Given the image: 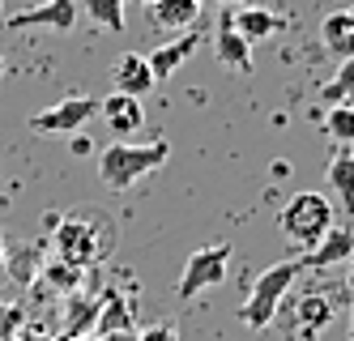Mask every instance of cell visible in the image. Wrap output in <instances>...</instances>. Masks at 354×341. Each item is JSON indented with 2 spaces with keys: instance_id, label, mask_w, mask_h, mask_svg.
I'll list each match as a JSON object with an SVG mask.
<instances>
[{
  "instance_id": "cell-1",
  "label": "cell",
  "mask_w": 354,
  "mask_h": 341,
  "mask_svg": "<svg viewBox=\"0 0 354 341\" xmlns=\"http://www.w3.org/2000/svg\"><path fill=\"white\" fill-rule=\"evenodd\" d=\"M167 158H171V141H145V145L111 141L103 154H98V175H103L107 188L129 192L133 183H141L145 175H154Z\"/></svg>"
},
{
  "instance_id": "cell-2",
  "label": "cell",
  "mask_w": 354,
  "mask_h": 341,
  "mask_svg": "<svg viewBox=\"0 0 354 341\" xmlns=\"http://www.w3.org/2000/svg\"><path fill=\"white\" fill-rule=\"evenodd\" d=\"M299 273H308L299 256H295V260H277V265H269L257 282H252V291H248V299H243V307H239V320H243L248 329H265V324H273Z\"/></svg>"
},
{
  "instance_id": "cell-3",
  "label": "cell",
  "mask_w": 354,
  "mask_h": 341,
  "mask_svg": "<svg viewBox=\"0 0 354 341\" xmlns=\"http://www.w3.org/2000/svg\"><path fill=\"white\" fill-rule=\"evenodd\" d=\"M277 230L286 234L290 243H299L303 252L316 248L328 230H333V201L324 192H299L282 205V214H277Z\"/></svg>"
},
{
  "instance_id": "cell-4",
  "label": "cell",
  "mask_w": 354,
  "mask_h": 341,
  "mask_svg": "<svg viewBox=\"0 0 354 341\" xmlns=\"http://www.w3.org/2000/svg\"><path fill=\"white\" fill-rule=\"evenodd\" d=\"M226 269H231V243H209V248H196L184 260V273L175 282V299L192 303L201 291H214V286L226 282Z\"/></svg>"
},
{
  "instance_id": "cell-5",
  "label": "cell",
  "mask_w": 354,
  "mask_h": 341,
  "mask_svg": "<svg viewBox=\"0 0 354 341\" xmlns=\"http://www.w3.org/2000/svg\"><path fill=\"white\" fill-rule=\"evenodd\" d=\"M333 316H337V303H333V295H328V291H303V295L286 299L282 311H277V320H282L286 333L299 337V341L320 337L328 324H333Z\"/></svg>"
},
{
  "instance_id": "cell-6",
  "label": "cell",
  "mask_w": 354,
  "mask_h": 341,
  "mask_svg": "<svg viewBox=\"0 0 354 341\" xmlns=\"http://www.w3.org/2000/svg\"><path fill=\"white\" fill-rule=\"evenodd\" d=\"M98 116V98L90 94H73V98H60L52 102L47 111H35L30 116V128L35 133H47V137H73Z\"/></svg>"
},
{
  "instance_id": "cell-7",
  "label": "cell",
  "mask_w": 354,
  "mask_h": 341,
  "mask_svg": "<svg viewBox=\"0 0 354 341\" xmlns=\"http://www.w3.org/2000/svg\"><path fill=\"white\" fill-rule=\"evenodd\" d=\"M77 26V0H39L35 9H21L5 21V30H52L68 35Z\"/></svg>"
},
{
  "instance_id": "cell-8",
  "label": "cell",
  "mask_w": 354,
  "mask_h": 341,
  "mask_svg": "<svg viewBox=\"0 0 354 341\" xmlns=\"http://www.w3.org/2000/svg\"><path fill=\"white\" fill-rule=\"evenodd\" d=\"M98 116H103V124L111 128V137H133V133H141V128H145L141 98L120 94V90H111L107 98H98Z\"/></svg>"
},
{
  "instance_id": "cell-9",
  "label": "cell",
  "mask_w": 354,
  "mask_h": 341,
  "mask_svg": "<svg viewBox=\"0 0 354 341\" xmlns=\"http://www.w3.org/2000/svg\"><path fill=\"white\" fill-rule=\"evenodd\" d=\"M231 26L248 43H265L273 35H282L286 26H290V17L286 13H273V9H261V5H239V9H231Z\"/></svg>"
},
{
  "instance_id": "cell-10",
  "label": "cell",
  "mask_w": 354,
  "mask_h": 341,
  "mask_svg": "<svg viewBox=\"0 0 354 341\" xmlns=\"http://www.w3.org/2000/svg\"><path fill=\"white\" fill-rule=\"evenodd\" d=\"M56 252L60 260H68V265H90V260L98 256V243H94V230L86 218H64L60 222V234H56Z\"/></svg>"
},
{
  "instance_id": "cell-11",
  "label": "cell",
  "mask_w": 354,
  "mask_h": 341,
  "mask_svg": "<svg viewBox=\"0 0 354 341\" xmlns=\"http://www.w3.org/2000/svg\"><path fill=\"white\" fill-rule=\"evenodd\" d=\"M350 256H354V230L350 226H333L316 248H308L299 260H303V269H333V265H342V260H350Z\"/></svg>"
},
{
  "instance_id": "cell-12",
  "label": "cell",
  "mask_w": 354,
  "mask_h": 341,
  "mask_svg": "<svg viewBox=\"0 0 354 341\" xmlns=\"http://www.w3.org/2000/svg\"><path fill=\"white\" fill-rule=\"evenodd\" d=\"M149 26L154 30H192L201 21L205 0H149Z\"/></svg>"
},
{
  "instance_id": "cell-13",
  "label": "cell",
  "mask_w": 354,
  "mask_h": 341,
  "mask_svg": "<svg viewBox=\"0 0 354 341\" xmlns=\"http://www.w3.org/2000/svg\"><path fill=\"white\" fill-rule=\"evenodd\" d=\"M214 51H218V60L226 68H235V73H252V43L231 26V9H226L218 17V35H214Z\"/></svg>"
},
{
  "instance_id": "cell-14",
  "label": "cell",
  "mask_w": 354,
  "mask_h": 341,
  "mask_svg": "<svg viewBox=\"0 0 354 341\" xmlns=\"http://www.w3.org/2000/svg\"><path fill=\"white\" fill-rule=\"evenodd\" d=\"M196 47H201V35H180V39H171V43H158V47L145 56L149 68H154V82H171V77L184 68V60L192 56Z\"/></svg>"
},
{
  "instance_id": "cell-15",
  "label": "cell",
  "mask_w": 354,
  "mask_h": 341,
  "mask_svg": "<svg viewBox=\"0 0 354 341\" xmlns=\"http://www.w3.org/2000/svg\"><path fill=\"white\" fill-rule=\"evenodd\" d=\"M111 82L120 94H133V98H145L149 90H154V68H149L145 56H137V51H129V56H120L115 68H111Z\"/></svg>"
},
{
  "instance_id": "cell-16",
  "label": "cell",
  "mask_w": 354,
  "mask_h": 341,
  "mask_svg": "<svg viewBox=\"0 0 354 341\" xmlns=\"http://www.w3.org/2000/svg\"><path fill=\"white\" fill-rule=\"evenodd\" d=\"M320 43H324V51H333L337 60H354V5L324 13V21H320Z\"/></svg>"
},
{
  "instance_id": "cell-17",
  "label": "cell",
  "mask_w": 354,
  "mask_h": 341,
  "mask_svg": "<svg viewBox=\"0 0 354 341\" xmlns=\"http://www.w3.org/2000/svg\"><path fill=\"white\" fill-rule=\"evenodd\" d=\"M324 179H328V188H333L337 205L346 209V214H354V149L333 154L328 167H324Z\"/></svg>"
},
{
  "instance_id": "cell-18",
  "label": "cell",
  "mask_w": 354,
  "mask_h": 341,
  "mask_svg": "<svg viewBox=\"0 0 354 341\" xmlns=\"http://www.w3.org/2000/svg\"><path fill=\"white\" fill-rule=\"evenodd\" d=\"M320 98L328 107H354V60H342L337 77L320 86Z\"/></svg>"
},
{
  "instance_id": "cell-19",
  "label": "cell",
  "mask_w": 354,
  "mask_h": 341,
  "mask_svg": "<svg viewBox=\"0 0 354 341\" xmlns=\"http://www.w3.org/2000/svg\"><path fill=\"white\" fill-rule=\"evenodd\" d=\"M86 13L94 26H103L111 35L124 30V0H86Z\"/></svg>"
},
{
  "instance_id": "cell-20",
  "label": "cell",
  "mask_w": 354,
  "mask_h": 341,
  "mask_svg": "<svg viewBox=\"0 0 354 341\" xmlns=\"http://www.w3.org/2000/svg\"><path fill=\"white\" fill-rule=\"evenodd\" d=\"M324 137L337 145H354V107H328L324 111Z\"/></svg>"
},
{
  "instance_id": "cell-21",
  "label": "cell",
  "mask_w": 354,
  "mask_h": 341,
  "mask_svg": "<svg viewBox=\"0 0 354 341\" xmlns=\"http://www.w3.org/2000/svg\"><path fill=\"white\" fill-rule=\"evenodd\" d=\"M47 282H52V286H64V291H73V286H77V265H68V260H56V265H47Z\"/></svg>"
},
{
  "instance_id": "cell-22",
  "label": "cell",
  "mask_w": 354,
  "mask_h": 341,
  "mask_svg": "<svg viewBox=\"0 0 354 341\" xmlns=\"http://www.w3.org/2000/svg\"><path fill=\"white\" fill-rule=\"evenodd\" d=\"M137 341H175V333H171L167 324H154V329H145Z\"/></svg>"
},
{
  "instance_id": "cell-23",
  "label": "cell",
  "mask_w": 354,
  "mask_h": 341,
  "mask_svg": "<svg viewBox=\"0 0 354 341\" xmlns=\"http://www.w3.org/2000/svg\"><path fill=\"white\" fill-rule=\"evenodd\" d=\"M68 149L77 154V158H86V154H94V145H90V137H82V133H73L68 137Z\"/></svg>"
},
{
  "instance_id": "cell-24",
  "label": "cell",
  "mask_w": 354,
  "mask_h": 341,
  "mask_svg": "<svg viewBox=\"0 0 354 341\" xmlns=\"http://www.w3.org/2000/svg\"><path fill=\"white\" fill-rule=\"evenodd\" d=\"M286 175H290V163L277 158V163H273V179H286Z\"/></svg>"
},
{
  "instance_id": "cell-25",
  "label": "cell",
  "mask_w": 354,
  "mask_h": 341,
  "mask_svg": "<svg viewBox=\"0 0 354 341\" xmlns=\"http://www.w3.org/2000/svg\"><path fill=\"white\" fill-rule=\"evenodd\" d=\"M346 291L354 295V260H350V269H346Z\"/></svg>"
},
{
  "instance_id": "cell-26",
  "label": "cell",
  "mask_w": 354,
  "mask_h": 341,
  "mask_svg": "<svg viewBox=\"0 0 354 341\" xmlns=\"http://www.w3.org/2000/svg\"><path fill=\"white\" fill-rule=\"evenodd\" d=\"M218 5H226V9H231V5H248V0H218Z\"/></svg>"
},
{
  "instance_id": "cell-27",
  "label": "cell",
  "mask_w": 354,
  "mask_h": 341,
  "mask_svg": "<svg viewBox=\"0 0 354 341\" xmlns=\"http://www.w3.org/2000/svg\"><path fill=\"white\" fill-rule=\"evenodd\" d=\"M350 337H354V303H350Z\"/></svg>"
},
{
  "instance_id": "cell-28",
  "label": "cell",
  "mask_w": 354,
  "mask_h": 341,
  "mask_svg": "<svg viewBox=\"0 0 354 341\" xmlns=\"http://www.w3.org/2000/svg\"><path fill=\"white\" fill-rule=\"evenodd\" d=\"M0 265H5V239H0Z\"/></svg>"
},
{
  "instance_id": "cell-29",
  "label": "cell",
  "mask_w": 354,
  "mask_h": 341,
  "mask_svg": "<svg viewBox=\"0 0 354 341\" xmlns=\"http://www.w3.org/2000/svg\"><path fill=\"white\" fill-rule=\"evenodd\" d=\"M124 5H129V0H124ZM137 5H149V0H137Z\"/></svg>"
},
{
  "instance_id": "cell-30",
  "label": "cell",
  "mask_w": 354,
  "mask_h": 341,
  "mask_svg": "<svg viewBox=\"0 0 354 341\" xmlns=\"http://www.w3.org/2000/svg\"><path fill=\"white\" fill-rule=\"evenodd\" d=\"M350 341H354V337H350Z\"/></svg>"
}]
</instances>
